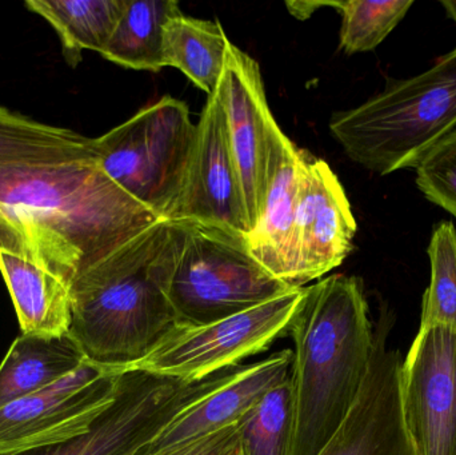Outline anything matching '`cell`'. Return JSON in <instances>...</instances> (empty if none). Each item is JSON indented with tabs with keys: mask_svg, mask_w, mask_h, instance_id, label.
Wrapping results in <instances>:
<instances>
[{
	"mask_svg": "<svg viewBox=\"0 0 456 455\" xmlns=\"http://www.w3.org/2000/svg\"><path fill=\"white\" fill-rule=\"evenodd\" d=\"M158 221L106 175L98 155L0 163V238L34 253L69 285Z\"/></svg>",
	"mask_w": 456,
	"mask_h": 455,
	"instance_id": "obj_1",
	"label": "cell"
},
{
	"mask_svg": "<svg viewBox=\"0 0 456 455\" xmlns=\"http://www.w3.org/2000/svg\"><path fill=\"white\" fill-rule=\"evenodd\" d=\"M186 235L160 219L69 285V334L87 362L123 373L178 323L168 286Z\"/></svg>",
	"mask_w": 456,
	"mask_h": 455,
	"instance_id": "obj_2",
	"label": "cell"
},
{
	"mask_svg": "<svg viewBox=\"0 0 456 455\" xmlns=\"http://www.w3.org/2000/svg\"><path fill=\"white\" fill-rule=\"evenodd\" d=\"M289 333V455H318L355 405L371 365L374 330L362 280L335 274L305 288Z\"/></svg>",
	"mask_w": 456,
	"mask_h": 455,
	"instance_id": "obj_3",
	"label": "cell"
},
{
	"mask_svg": "<svg viewBox=\"0 0 456 455\" xmlns=\"http://www.w3.org/2000/svg\"><path fill=\"white\" fill-rule=\"evenodd\" d=\"M455 127L456 47L428 71L393 80L382 93L330 120L347 157L379 175L414 168Z\"/></svg>",
	"mask_w": 456,
	"mask_h": 455,
	"instance_id": "obj_4",
	"label": "cell"
},
{
	"mask_svg": "<svg viewBox=\"0 0 456 455\" xmlns=\"http://www.w3.org/2000/svg\"><path fill=\"white\" fill-rule=\"evenodd\" d=\"M197 125L184 102L166 95L93 138L99 165L123 191L170 219L189 173Z\"/></svg>",
	"mask_w": 456,
	"mask_h": 455,
	"instance_id": "obj_5",
	"label": "cell"
},
{
	"mask_svg": "<svg viewBox=\"0 0 456 455\" xmlns=\"http://www.w3.org/2000/svg\"><path fill=\"white\" fill-rule=\"evenodd\" d=\"M186 222V242L168 286L176 321L208 325L259 306L297 288L271 274L251 253L248 237Z\"/></svg>",
	"mask_w": 456,
	"mask_h": 455,
	"instance_id": "obj_6",
	"label": "cell"
},
{
	"mask_svg": "<svg viewBox=\"0 0 456 455\" xmlns=\"http://www.w3.org/2000/svg\"><path fill=\"white\" fill-rule=\"evenodd\" d=\"M305 288L208 325L176 323L157 346L126 369L195 384L236 368L244 358L268 349L289 333Z\"/></svg>",
	"mask_w": 456,
	"mask_h": 455,
	"instance_id": "obj_7",
	"label": "cell"
},
{
	"mask_svg": "<svg viewBox=\"0 0 456 455\" xmlns=\"http://www.w3.org/2000/svg\"><path fill=\"white\" fill-rule=\"evenodd\" d=\"M228 377L222 371L184 384L147 371H123L114 403L90 432L61 445L12 455H139L179 413L218 389Z\"/></svg>",
	"mask_w": 456,
	"mask_h": 455,
	"instance_id": "obj_8",
	"label": "cell"
},
{
	"mask_svg": "<svg viewBox=\"0 0 456 455\" xmlns=\"http://www.w3.org/2000/svg\"><path fill=\"white\" fill-rule=\"evenodd\" d=\"M122 373L86 361L74 373L0 409V455L69 443L114 403Z\"/></svg>",
	"mask_w": 456,
	"mask_h": 455,
	"instance_id": "obj_9",
	"label": "cell"
},
{
	"mask_svg": "<svg viewBox=\"0 0 456 455\" xmlns=\"http://www.w3.org/2000/svg\"><path fill=\"white\" fill-rule=\"evenodd\" d=\"M401 403L415 455H456V329L420 326L402 365Z\"/></svg>",
	"mask_w": 456,
	"mask_h": 455,
	"instance_id": "obj_10",
	"label": "cell"
},
{
	"mask_svg": "<svg viewBox=\"0 0 456 455\" xmlns=\"http://www.w3.org/2000/svg\"><path fill=\"white\" fill-rule=\"evenodd\" d=\"M356 226L345 189L327 162L302 150L292 248V286L322 280L353 250Z\"/></svg>",
	"mask_w": 456,
	"mask_h": 455,
	"instance_id": "obj_11",
	"label": "cell"
},
{
	"mask_svg": "<svg viewBox=\"0 0 456 455\" xmlns=\"http://www.w3.org/2000/svg\"><path fill=\"white\" fill-rule=\"evenodd\" d=\"M171 221H192L251 234L226 117L216 93L197 123V139L189 173Z\"/></svg>",
	"mask_w": 456,
	"mask_h": 455,
	"instance_id": "obj_12",
	"label": "cell"
},
{
	"mask_svg": "<svg viewBox=\"0 0 456 455\" xmlns=\"http://www.w3.org/2000/svg\"><path fill=\"white\" fill-rule=\"evenodd\" d=\"M216 93L226 117L228 141L252 232L262 211L267 130L273 115L265 98L259 63L231 42Z\"/></svg>",
	"mask_w": 456,
	"mask_h": 455,
	"instance_id": "obj_13",
	"label": "cell"
},
{
	"mask_svg": "<svg viewBox=\"0 0 456 455\" xmlns=\"http://www.w3.org/2000/svg\"><path fill=\"white\" fill-rule=\"evenodd\" d=\"M388 328L374 331L371 365L355 405L318 455H415L401 403V354L387 349Z\"/></svg>",
	"mask_w": 456,
	"mask_h": 455,
	"instance_id": "obj_14",
	"label": "cell"
},
{
	"mask_svg": "<svg viewBox=\"0 0 456 455\" xmlns=\"http://www.w3.org/2000/svg\"><path fill=\"white\" fill-rule=\"evenodd\" d=\"M292 350L233 369L218 389L179 413L139 455H159L210 437L236 422L291 376Z\"/></svg>",
	"mask_w": 456,
	"mask_h": 455,
	"instance_id": "obj_15",
	"label": "cell"
},
{
	"mask_svg": "<svg viewBox=\"0 0 456 455\" xmlns=\"http://www.w3.org/2000/svg\"><path fill=\"white\" fill-rule=\"evenodd\" d=\"M300 160L302 150L281 131L275 118H271L262 211L256 227L248 235V243L255 258L291 288Z\"/></svg>",
	"mask_w": 456,
	"mask_h": 455,
	"instance_id": "obj_16",
	"label": "cell"
},
{
	"mask_svg": "<svg viewBox=\"0 0 456 455\" xmlns=\"http://www.w3.org/2000/svg\"><path fill=\"white\" fill-rule=\"evenodd\" d=\"M0 272L21 334L63 336L71 320L69 285L29 253L0 248Z\"/></svg>",
	"mask_w": 456,
	"mask_h": 455,
	"instance_id": "obj_17",
	"label": "cell"
},
{
	"mask_svg": "<svg viewBox=\"0 0 456 455\" xmlns=\"http://www.w3.org/2000/svg\"><path fill=\"white\" fill-rule=\"evenodd\" d=\"M86 362L69 334H21L0 363V409L74 373Z\"/></svg>",
	"mask_w": 456,
	"mask_h": 455,
	"instance_id": "obj_18",
	"label": "cell"
},
{
	"mask_svg": "<svg viewBox=\"0 0 456 455\" xmlns=\"http://www.w3.org/2000/svg\"><path fill=\"white\" fill-rule=\"evenodd\" d=\"M24 5L53 27L64 59L69 66L77 67L82 61L83 51L102 55L106 50L126 0H28Z\"/></svg>",
	"mask_w": 456,
	"mask_h": 455,
	"instance_id": "obj_19",
	"label": "cell"
},
{
	"mask_svg": "<svg viewBox=\"0 0 456 455\" xmlns=\"http://www.w3.org/2000/svg\"><path fill=\"white\" fill-rule=\"evenodd\" d=\"M95 157L93 138L0 104V163L58 165Z\"/></svg>",
	"mask_w": 456,
	"mask_h": 455,
	"instance_id": "obj_20",
	"label": "cell"
},
{
	"mask_svg": "<svg viewBox=\"0 0 456 455\" xmlns=\"http://www.w3.org/2000/svg\"><path fill=\"white\" fill-rule=\"evenodd\" d=\"M228 45L230 39L219 21L192 18L181 11L165 26V64L181 69L211 96L224 74Z\"/></svg>",
	"mask_w": 456,
	"mask_h": 455,
	"instance_id": "obj_21",
	"label": "cell"
},
{
	"mask_svg": "<svg viewBox=\"0 0 456 455\" xmlns=\"http://www.w3.org/2000/svg\"><path fill=\"white\" fill-rule=\"evenodd\" d=\"M179 12L175 0H126L125 10L102 56L125 69L160 71L166 67L165 26Z\"/></svg>",
	"mask_w": 456,
	"mask_h": 455,
	"instance_id": "obj_22",
	"label": "cell"
},
{
	"mask_svg": "<svg viewBox=\"0 0 456 455\" xmlns=\"http://www.w3.org/2000/svg\"><path fill=\"white\" fill-rule=\"evenodd\" d=\"M240 455H289L292 430L291 379L267 393L238 422Z\"/></svg>",
	"mask_w": 456,
	"mask_h": 455,
	"instance_id": "obj_23",
	"label": "cell"
},
{
	"mask_svg": "<svg viewBox=\"0 0 456 455\" xmlns=\"http://www.w3.org/2000/svg\"><path fill=\"white\" fill-rule=\"evenodd\" d=\"M342 16L339 47L348 55L375 50L403 20L412 0L329 2Z\"/></svg>",
	"mask_w": 456,
	"mask_h": 455,
	"instance_id": "obj_24",
	"label": "cell"
},
{
	"mask_svg": "<svg viewBox=\"0 0 456 455\" xmlns=\"http://www.w3.org/2000/svg\"><path fill=\"white\" fill-rule=\"evenodd\" d=\"M428 253L431 280L423 298L420 326L456 329V229L452 222H442L434 229Z\"/></svg>",
	"mask_w": 456,
	"mask_h": 455,
	"instance_id": "obj_25",
	"label": "cell"
},
{
	"mask_svg": "<svg viewBox=\"0 0 456 455\" xmlns=\"http://www.w3.org/2000/svg\"><path fill=\"white\" fill-rule=\"evenodd\" d=\"M418 189L456 218V127L415 166Z\"/></svg>",
	"mask_w": 456,
	"mask_h": 455,
	"instance_id": "obj_26",
	"label": "cell"
},
{
	"mask_svg": "<svg viewBox=\"0 0 456 455\" xmlns=\"http://www.w3.org/2000/svg\"><path fill=\"white\" fill-rule=\"evenodd\" d=\"M159 455H240L236 425L197 443Z\"/></svg>",
	"mask_w": 456,
	"mask_h": 455,
	"instance_id": "obj_27",
	"label": "cell"
},
{
	"mask_svg": "<svg viewBox=\"0 0 456 455\" xmlns=\"http://www.w3.org/2000/svg\"><path fill=\"white\" fill-rule=\"evenodd\" d=\"M441 4L446 11L447 16L454 21L456 26V0H442Z\"/></svg>",
	"mask_w": 456,
	"mask_h": 455,
	"instance_id": "obj_28",
	"label": "cell"
}]
</instances>
